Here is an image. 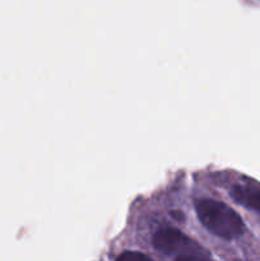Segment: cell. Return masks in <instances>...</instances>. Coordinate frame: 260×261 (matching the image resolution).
Wrapping results in <instances>:
<instances>
[{
    "label": "cell",
    "instance_id": "cell-1",
    "mask_svg": "<svg viewBox=\"0 0 260 261\" xmlns=\"http://www.w3.org/2000/svg\"><path fill=\"white\" fill-rule=\"evenodd\" d=\"M152 245L158 252L173 260L211 259V254L205 249L173 227L158 228L152 236Z\"/></svg>",
    "mask_w": 260,
    "mask_h": 261
},
{
    "label": "cell",
    "instance_id": "cell-2",
    "mask_svg": "<svg viewBox=\"0 0 260 261\" xmlns=\"http://www.w3.org/2000/svg\"><path fill=\"white\" fill-rule=\"evenodd\" d=\"M148 259H150V256H148V255L142 254V252H130V251H126L124 252V254L117 256V260H148Z\"/></svg>",
    "mask_w": 260,
    "mask_h": 261
}]
</instances>
